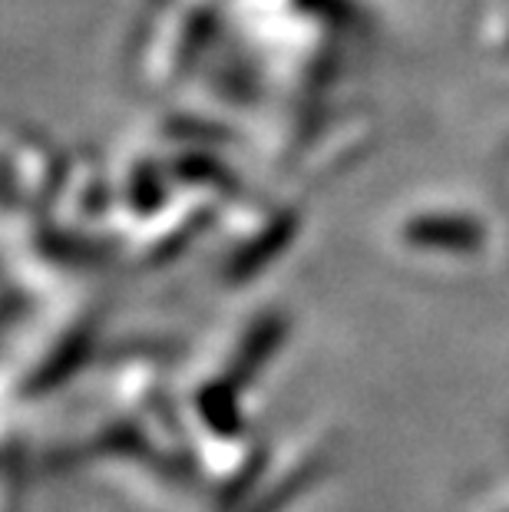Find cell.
I'll return each instance as SVG.
<instances>
[{
	"label": "cell",
	"instance_id": "obj_1",
	"mask_svg": "<svg viewBox=\"0 0 509 512\" xmlns=\"http://www.w3.org/2000/svg\"><path fill=\"white\" fill-rule=\"evenodd\" d=\"M387 245L397 258L424 268H467L493 248V225L473 205L424 199L394 212L387 222Z\"/></svg>",
	"mask_w": 509,
	"mask_h": 512
},
{
	"label": "cell",
	"instance_id": "obj_2",
	"mask_svg": "<svg viewBox=\"0 0 509 512\" xmlns=\"http://www.w3.org/2000/svg\"><path fill=\"white\" fill-rule=\"evenodd\" d=\"M473 512H509V483L490 489V493L483 496V503L476 506Z\"/></svg>",
	"mask_w": 509,
	"mask_h": 512
}]
</instances>
